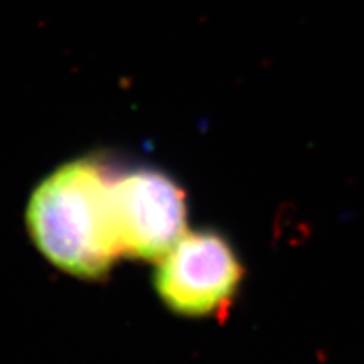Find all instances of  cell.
I'll return each instance as SVG.
<instances>
[{
	"mask_svg": "<svg viewBox=\"0 0 364 364\" xmlns=\"http://www.w3.org/2000/svg\"><path fill=\"white\" fill-rule=\"evenodd\" d=\"M113 176L102 162H68L41 182L27 226L48 260L83 279H100L122 255L112 204Z\"/></svg>",
	"mask_w": 364,
	"mask_h": 364,
	"instance_id": "6da1fadb",
	"label": "cell"
},
{
	"mask_svg": "<svg viewBox=\"0 0 364 364\" xmlns=\"http://www.w3.org/2000/svg\"><path fill=\"white\" fill-rule=\"evenodd\" d=\"M243 265L216 231L184 233L161 258L156 287L167 307L184 316L230 311L243 282Z\"/></svg>",
	"mask_w": 364,
	"mask_h": 364,
	"instance_id": "7a4b0ae2",
	"label": "cell"
},
{
	"mask_svg": "<svg viewBox=\"0 0 364 364\" xmlns=\"http://www.w3.org/2000/svg\"><path fill=\"white\" fill-rule=\"evenodd\" d=\"M112 204L127 257L161 260L184 235L186 193L162 171L140 167L113 177Z\"/></svg>",
	"mask_w": 364,
	"mask_h": 364,
	"instance_id": "3957f363",
	"label": "cell"
}]
</instances>
